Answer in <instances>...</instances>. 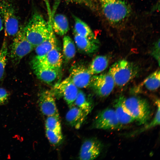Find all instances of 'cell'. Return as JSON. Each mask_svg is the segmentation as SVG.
<instances>
[{
  "mask_svg": "<svg viewBox=\"0 0 160 160\" xmlns=\"http://www.w3.org/2000/svg\"><path fill=\"white\" fill-rule=\"evenodd\" d=\"M122 125L119 122L114 109H105L99 112L92 124L93 128L104 130L120 129Z\"/></svg>",
  "mask_w": 160,
  "mask_h": 160,
  "instance_id": "obj_6",
  "label": "cell"
},
{
  "mask_svg": "<svg viewBox=\"0 0 160 160\" xmlns=\"http://www.w3.org/2000/svg\"><path fill=\"white\" fill-rule=\"evenodd\" d=\"M70 1H73L74 2H77L79 3H83L87 4H89V3L88 2L87 0H68Z\"/></svg>",
  "mask_w": 160,
  "mask_h": 160,
  "instance_id": "obj_30",
  "label": "cell"
},
{
  "mask_svg": "<svg viewBox=\"0 0 160 160\" xmlns=\"http://www.w3.org/2000/svg\"><path fill=\"white\" fill-rule=\"evenodd\" d=\"M101 151L100 143L94 139L85 141L80 148L79 158L82 160H93L97 157Z\"/></svg>",
  "mask_w": 160,
  "mask_h": 160,
  "instance_id": "obj_13",
  "label": "cell"
},
{
  "mask_svg": "<svg viewBox=\"0 0 160 160\" xmlns=\"http://www.w3.org/2000/svg\"><path fill=\"white\" fill-rule=\"evenodd\" d=\"M31 63L32 69L38 79L47 84H57L56 82L60 78L61 68L46 66L35 58L33 60Z\"/></svg>",
  "mask_w": 160,
  "mask_h": 160,
  "instance_id": "obj_7",
  "label": "cell"
},
{
  "mask_svg": "<svg viewBox=\"0 0 160 160\" xmlns=\"http://www.w3.org/2000/svg\"><path fill=\"white\" fill-rule=\"evenodd\" d=\"M74 40L78 49L88 54L95 52L98 48L97 40H92L79 35L73 32Z\"/></svg>",
  "mask_w": 160,
  "mask_h": 160,
  "instance_id": "obj_16",
  "label": "cell"
},
{
  "mask_svg": "<svg viewBox=\"0 0 160 160\" xmlns=\"http://www.w3.org/2000/svg\"><path fill=\"white\" fill-rule=\"evenodd\" d=\"M52 26L55 33L62 36L65 34L69 29L66 17L62 14H57L52 18Z\"/></svg>",
  "mask_w": 160,
  "mask_h": 160,
  "instance_id": "obj_17",
  "label": "cell"
},
{
  "mask_svg": "<svg viewBox=\"0 0 160 160\" xmlns=\"http://www.w3.org/2000/svg\"><path fill=\"white\" fill-rule=\"evenodd\" d=\"M160 40L157 41L153 47L152 54L157 61L159 65H160Z\"/></svg>",
  "mask_w": 160,
  "mask_h": 160,
  "instance_id": "obj_29",
  "label": "cell"
},
{
  "mask_svg": "<svg viewBox=\"0 0 160 160\" xmlns=\"http://www.w3.org/2000/svg\"><path fill=\"white\" fill-rule=\"evenodd\" d=\"M157 106V110L155 115L151 122L146 124L145 126L140 129L137 130L133 134H138L142 132H144L148 129L159 125L160 124V101L159 100H157L155 102Z\"/></svg>",
  "mask_w": 160,
  "mask_h": 160,
  "instance_id": "obj_25",
  "label": "cell"
},
{
  "mask_svg": "<svg viewBox=\"0 0 160 160\" xmlns=\"http://www.w3.org/2000/svg\"><path fill=\"white\" fill-rule=\"evenodd\" d=\"M63 52L65 58L69 60L75 56L76 49L74 42L68 36H65L63 39Z\"/></svg>",
  "mask_w": 160,
  "mask_h": 160,
  "instance_id": "obj_22",
  "label": "cell"
},
{
  "mask_svg": "<svg viewBox=\"0 0 160 160\" xmlns=\"http://www.w3.org/2000/svg\"><path fill=\"white\" fill-rule=\"evenodd\" d=\"M8 53L7 41L4 40L0 49V83L3 80Z\"/></svg>",
  "mask_w": 160,
  "mask_h": 160,
  "instance_id": "obj_24",
  "label": "cell"
},
{
  "mask_svg": "<svg viewBox=\"0 0 160 160\" xmlns=\"http://www.w3.org/2000/svg\"><path fill=\"white\" fill-rule=\"evenodd\" d=\"M92 76L88 68L79 65L71 68L68 78L78 88H83L90 84Z\"/></svg>",
  "mask_w": 160,
  "mask_h": 160,
  "instance_id": "obj_11",
  "label": "cell"
},
{
  "mask_svg": "<svg viewBox=\"0 0 160 160\" xmlns=\"http://www.w3.org/2000/svg\"><path fill=\"white\" fill-rule=\"evenodd\" d=\"M88 115L83 110L73 105L70 108L66 114V120L71 127L79 129Z\"/></svg>",
  "mask_w": 160,
  "mask_h": 160,
  "instance_id": "obj_14",
  "label": "cell"
},
{
  "mask_svg": "<svg viewBox=\"0 0 160 160\" xmlns=\"http://www.w3.org/2000/svg\"><path fill=\"white\" fill-rule=\"evenodd\" d=\"M121 97L122 105L125 111L139 124L148 123L151 115V107L148 101L137 97Z\"/></svg>",
  "mask_w": 160,
  "mask_h": 160,
  "instance_id": "obj_2",
  "label": "cell"
},
{
  "mask_svg": "<svg viewBox=\"0 0 160 160\" xmlns=\"http://www.w3.org/2000/svg\"><path fill=\"white\" fill-rule=\"evenodd\" d=\"M35 58L43 65L50 68H61L62 64V55L57 47L51 50L42 58Z\"/></svg>",
  "mask_w": 160,
  "mask_h": 160,
  "instance_id": "obj_15",
  "label": "cell"
},
{
  "mask_svg": "<svg viewBox=\"0 0 160 160\" xmlns=\"http://www.w3.org/2000/svg\"><path fill=\"white\" fill-rule=\"evenodd\" d=\"M38 103L40 111L43 115L47 116L59 117L55 96L52 91L47 90L41 92L39 95Z\"/></svg>",
  "mask_w": 160,
  "mask_h": 160,
  "instance_id": "obj_12",
  "label": "cell"
},
{
  "mask_svg": "<svg viewBox=\"0 0 160 160\" xmlns=\"http://www.w3.org/2000/svg\"><path fill=\"white\" fill-rule=\"evenodd\" d=\"M108 72L113 77L115 85L122 87L136 76L138 69L132 63L122 60L113 64Z\"/></svg>",
  "mask_w": 160,
  "mask_h": 160,
  "instance_id": "obj_4",
  "label": "cell"
},
{
  "mask_svg": "<svg viewBox=\"0 0 160 160\" xmlns=\"http://www.w3.org/2000/svg\"><path fill=\"white\" fill-rule=\"evenodd\" d=\"M0 11L3 16L5 30L10 36H15L19 30V23L12 7L8 2L0 4Z\"/></svg>",
  "mask_w": 160,
  "mask_h": 160,
  "instance_id": "obj_10",
  "label": "cell"
},
{
  "mask_svg": "<svg viewBox=\"0 0 160 160\" xmlns=\"http://www.w3.org/2000/svg\"><path fill=\"white\" fill-rule=\"evenodd\" d=\"M55 96H62L70 108L74 105L79 90L67 77L55 85Z\"/></svg>",
  "mask_w": 160,
  "mask_h": 160,
  "instance_id": "obj_9",
  "label": "cell"
},
{
  "mask_svg": "<svg viewBox=\"0 0 160 160\" xmlns=\"http://www.w3.org/2000/svg\"><path fill=\"white\" fill-rule=\"evenodd\" d=\"M9 94L5 89L0 88V105H4L8 101Z\"/></svg>",
  "mask_w": 160,
  "mask_h": 160,
  "instance_id": "obj_28",
  "label": "cell"
},
{
  "mask_svg": "<svg viewBox=\"0 0 160 160\" xmlns=\"http://www.w3.org/2000/svg\"><path fill=\"white\" fill-rule=\"evenodd\" d=\"M74 21L73 32L77 34L92 40H97L88 25L79 18L73 15Z\"/></svg>",
  "mask_w": 160,
  "mask_h": 160,
  "instance_id": "obj_18",
  "label": "cell"
},
{
  "mask_svg": "<svg viewBox=\"0 0 160 160\" xmlns=\"http://www.w3.org/2000/svg\"><path fill=\"white\" fill-rule=\"evenodd\" d=\"M15 36L11 46L10 56L12 63L17 65L34 48L27 40L24 28H21Z\"/></svg>",
  "mask_w": 160,
  "mask_h": 160,
  "instance_id": "obj_5",
  "label": "cell"
},
{
  "mask_svg": "<svg viewBox=\"0 0 160 160\" xmlns=\"http://www.w3.org/2000/svg\"><path fill=\"white\" fill-rule=\"evenodd\" d=\"M46 129L47 137L52 144L56 145L60 143L63 139L62 133H59L48 129Z\"/></svg>",
  "mask_w": 160,
  "mask_h": 160,
  "instance_id": "obj_27",
  "label": "cell"
},
{
  "mask_svg": "<svg viewBox=\"0 0 160 160\" xmlns=\"http://www.w3.org/2000/svg\"><path fill=\"white\" fill-rule=\"evenodd\" d=\"M74 105L83 110L88 115L92 108V103L87 99L85 94L81 90H79Z\"/></svg>",
  "mask_w": 160,
  "mask_h": 160,
  "instance_id": "obj_23",
  "label": "cell"
},
{
  "mask_svg": "<svg viewBox=\"0 0 160 160\" xmlns=\"http://www.w3.org/2000/svg\"><path fill=\"white\" fill-rule=\"evenodd\" d=\"M113 105L118 120L122 125L130 124L135 121L132 116L124 111L122 105L121 96L115 100Z\"/></svg>",
  "mask_w": 160,
  "mask_h": 160,
  "instance_id": "obj_19",
  "label": "cell"
},
{
  "mask_svg": "<svg viewBox=\"0 0 160 160\" xmlns=\"http://www.w3.org/2000/svg\"><path fill=\"white\" fill-rule=\"evenodd\" d=\"M24 30L27 40L34 48L47 39L49 35L48 22L37 12L32 15Z\"/></svg>",
  "mask_w": 160,
  "mask_h": 160,
  "instance_id": "obj_1",
  "label": "cell"
},
{
  "mask_svg": "<svg viewBox=\"0 0 160 160\" xmlns=\"http://www.w3.org/2000/svg\"><path fill=\"white\" fill-rule=\"evenodd\" d=\"M3 28V21L2 18L0 16V32L2 30Z\"/></svg>",
  "mask_w": 160,
  "mask_h": 160,
  "instance_id": "obj_31",
  "label": "cell"
},
{
  "mask_svg": "<svg viewBox=\"0 0 160 160\" xmlns=\"http://www.w3.org/2000/svg\"><path fill=\"white\" fill-rule=\"evenodd\" d=\"M108 63L107 57L98 55L93 59L88 69L92 75L97 74L104 71L108 67Z\"/></svg>",
  "mask_w": 160,
  "mask_h": 160,
  "instance_id": "obj_20",
  "label": "cell"
},
{
  "mask_svg": "<svg viewBox=\"0 0 160 160\" xmlns=\"http://www.w3.org/2000/svg\"><path fill=\"white\" fill-rule=\"evenodd\" d=\"M90 84L95 93L101 97L109 95L115 85L113 77L108 72L93 76Z\"/></svg>",
  "mask_w": 160,
  "mask_h": 160,
  "instance_id": "obj_8",
  "label": "cell"
},
{
  "mask_svg": "<svg viewBox=\"0 0 160 160\" xmlns=\"http://www.w3.org/2000/svg\"><path fill=\"white\" fill-rule=\"evenodd\" d=\"M159 69L148 76L142 82V85L147 90L153 91L158 89L160 85V74Z\"/></svg>",
  "mask_w": 160,
  "mask_h": 160,
  "instance_id": "obj_21",
  "label": "cell"
},
{
  "mask_svg": "<svg viewBox=\"0 0 160 160\" xmlns=\"http://www.w3.org/2000/svg\"><path fill=\"white\" fill-rule=\"evenodd\" d=\"M99 1L104 15L113 24H117L123 22L130 12L128 5L122 0Z\"/></svg>",
  "mask_w": 160,
  "mask_h": 160,
  "instance_id": "obj_3",
  "label": "cell"
},
{
  "mask_svg": "<svg viewBox=\"0 0 160 160\" xmlns=\"http://www.w3.org/2000/svg\"><path fill=\"white\" fill-rule=\"evenodd\" d=\"M46 129L59 133H62L59 117L55 116H47L45 121Z\"/></svg>",
  "mask_w": 160,
  "mask_h": 160,
  "instance_id": "obj_26",
  "label": "cell"
}]
</instances>
